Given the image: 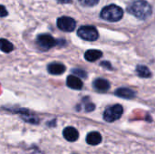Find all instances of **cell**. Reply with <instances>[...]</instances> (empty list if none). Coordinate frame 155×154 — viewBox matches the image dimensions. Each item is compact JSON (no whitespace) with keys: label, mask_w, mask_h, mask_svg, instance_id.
<instances>
[{"label":"cell","mask_w":155,"mask_h":154,"mask_svg":"<svg viewBox=\"0 0 155 154\" xmlns=\"http://www.w3.org/2000/svg\"><path fill=\"white\" fill-rule=\"evenodd\" d=\"M101 65H104V67L109 68V69H112L111 64H110L109 63H107V62H103V63H101Z\"/></svg>","instance_id":"cell-20"},{"label":"cell","mask_w":155,"mask_h":154,"mask_svg":"<svg viewBox=\"0 0 155 154\" xmlns=\"http://www.w3.org/2000/svg\"><path fill=\"white\" fill-rule=\"evenodd\" d=\"M57 26L60 30L64 32H73L75 29L76 22L74 18L69 16H61L57 19Z\"/></svg>","instance_id":"cell-6"},{"label":"cell","mask_w":155,"mask_h":154,"mask_svg":"<svg viewBox=\"0 0 155 154\" xmlns=\"http://www.w3.org/2000/svg\"><path fill=\"white\" fill-rule=\"evenodd\" d=\"M36 44L42 50L45 51V50H49L50 48L54 47L57 44V42L52 35L44 34H40L37 36Z\"/></svg>","instance_id":"cell-5"},{"label":"cell","mask_w":155,"mask_h":154,"mask_svg":"<svg viewBox=\"0 0 155 154\" xmlns=\"http://www.w3.org/2000/svg\"><path fill=\"white\" fill-rule=\"evenodd\" d=\"M103 56V53L99 50H88L84 54V58L89 62H94Z\"/></svg>","instance_id":"cell-13"},{"label":"cell","mask_w":155,"mask_h":154,"mask_svg":"<svg viewBox=\"0 0 155 154\" xmlns=\"http://www.w3.org/2000/svg\"><path fill=\"white\" fill-rule=\"evenodd\" d=\"M66 84L68 87H70L71 89L74 90H81L83 87V82L81 81V79L75 75H69L67 77V81H66Z\"/></svg>","instance_id":"cell-8"},{"label":"cell","mask_w":155,"mask_h":154,"mask_svg":"<svg viewBox=\"0 0 155 154\" xmlns=\"http://www.w3.org/2000/svg\"><path fill=\"white\" fill-rule=\"evenodd\" d=\"M63 135L68 142H75L79 138V133L74 127H66L63 132Z\"/></svg>","instance_id":"cell-7"},{"label":"cell","mask_w":155,"mask_h":154,"mask_svg":"<svg viewBox=\"0 0 155 154\" xmlns=\"http://www.w3.org/2000/svg\"><path fill=\"white\" fill-rule=\"evenodd\" d=\"M94 87L99 92H105L110 88V83L105 79H96L94 82Z\"/></svg>","instance_id":"cell-12"},{"label":"cell","mask_w":155,"mask_h":154,"mask_svg":"<svg viewBox=\"0 0 155 154\" xmlns=\"http://www.w3.org/2000/svg\"><path fill=\"white\" fill-rule=\"evenodd\" d=\"M59 3H61V4H66V3H70L71 2V0H57Z\"/></svg>","instance_id":"cell-21"},{"label":"cell","mask_w":155,"mask_h":154,"mask_svg":"<svg viewBox=\"0 0 155 154\" xmlns=\"http://www.w3.org/2000/svg\"><path fill=\"white\" fill-rule=\"evenodd\" d=\"M78 1L84 6H94L97 5L100 0H78Z\"/></svg>","instance_id":"cell-16"},{"label":"cell","mask_w":155,"mask_h":154,"mask_svg":"<svg viewBox=\"0 0 155 154\" xmlns=\"http://www.w3.org/2000/svg\"><path fill=\"white\" fill-rule=\"evenodd\" d=\"M100 16L109 22H117L120 21L124 16V11L116 5H109L103 8Z\"/></svg>","instance_id":"cell-2"},{"label":"cell","mask_w":155,"mask_h":154,"mask_svg":"<svg viewBox=\"0 0 155 154\" xmlns=\"http://www.w3.org/2000/svg\"><path fill=\"white\" fill-rule=\"evenodd\" d=\"M124 113L123 106L120 104H115L105 110L104 113V119L108 123H113L119 120Z\"/></svg>","instance_id":"cell-4"},{"label":"cell","mask_w":155,"mask_h":154,"mask_svg":"<svg viewBox=\"0 0 155 154\" xmlns=\"http://www.w3.org/2000/svg\"><path fill=\"white\" fill-rule=\"evenodd\" d=\"M7 15V11L5 7L2 5H0V17H5Z\"/></svg>","instance_id":"cell-18"},{"label":"cell","mask_w":155,"mask_h":154,"mask_svg":"<svg viewBox=\"0 0 155 154\" xmlns=\"http://www.w3.org/2000/svg\"><path fill=\"white\" fill-rule=\"evenodd\" d=\"M136 71H137L138 75L140 77H143V78H148V77H150L152 75L151 71L145 65H138L137 68H136Z\"/></svg>","instance_id":"cell-15"},{"label":"cell","mask_w":155,"mask_h":154,"mask_svg":"<svg viewBox=\"0 0 155 154\" xmlns=\"http://www.w3.org/2000/svg\"><path fill=\"white\" fill-rule=\"evenodd\" d=\"M0 50L4 53H10L14 50V45L6 39H0Z\"/></svg>","instance_id":"cell-14"},{"label":"cell","mask_w":155,"mask_h":154,"mask_svg":"<svg viewBox=\"0 0 155 154\" xmlns=\"http://www.w3.org/2000/svg\"><path fill=\"white\" fill-rule=\"evenodd\" d=\"M94 104H93V103H89L88 104H86V106H85V110L87 111V112H92V111H94Z\"/></svg>","instance_id":"cell-19"},{"label":"cell","mask_w":155,"mask_h":154,"mask_svg":"<svg viewBox=\"0 0 155 154\" xmlns=\"http://www.w3.org/2000/svg\"><path fill=\"white\" fill-rule=\"evenodd\" d=\"M128 12L137 18L144 20L152 15L153 9L147 1L136 0L128 7Z\"/></svg>","instance_id":"cell-1"},{"label":"cell","mask_w":155,"mask_h":154,"mask_svg":"<svg viewBox=\"0 0 155 154\" xmlns=\"http://www.w3.org/2000/svg\"><path fill=\"white\" fill-rule=\"evenodd\" d=\"M102 142V135L97 132H92L86 136V143L89 145H98Z\"/></svg>","instance_id":"cell-10"},{"label":"cell","mask_w":155,"mask_h":154,"mask_svg":"<svg viewBox=\"0 0 155 154\" xmlns=\"http://www.w3.org/2000/svg\"><path fill=\"white\" fill-rule=\"evenodd\" d=\"M72 73L77 76H80L82 78H85L86 77V73L84 71V70H81V69H74L72 71Z\"/></svg>","instance_id":"cell-17"},{"label":"cell","mask_w":155,"mask_h":154,"mask_svg":"<svg viewBox=\"0 0 155 154\" xmlns=\"http://www.w3.org/2000/svg\"><path fill=\"white\" fill-rule=\"evenodd\" d=\"M115 95L124 98V99H133L135 96L134 91L129 89V88H119L115 91Z\"/></svg>","instance_id":"cell-11"},{"label":"cell","mask_w":155,"mask_h":154,"mask_svg":"<svg viewBox=\"0 0 155 154\" xmlns=\"http://www.w3.org/2000/svg\"><path fill=\"white\" fill-rule=\"evenodd\" d=\"M77 34L84 40L86 41H95L99 37V34L97 29L92 25H83L81 26L78 31Z\"/></svg>","instance_id":"cell-3"},{"label":"cell","mask_w":155,"mask_h":154,"mask_svg":"<svg viewBox=\"0 0 155 154\" xmlns=\"http://www.w3.org/2000/svg\"><path fill=\"white\" fill-rule=\"evenodd\" d=\"M47 71L49 74H54V75H58V74H62L64 73L65 71V66L63 64H59V63H53L50 64L47 66Z\"/></svg>","instance_id":"cell-9"}]
</instances>
